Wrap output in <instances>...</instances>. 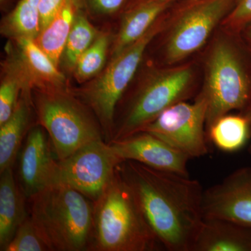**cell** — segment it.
<instances>
[{"label":"cell","mask_w":251,"mask_h":251,"mask_svg":"<svg viewBox=\"0 0 251 251\" xmlns=\"http://www.w3.org/2000/svg\"><path fill=\"white\" fill-rule=\"evenodd\" d=\"M118 169L163 249L192 251L204 220L201 182L133 161L122 162Z\"/></svg>","instance_id":"1"},{"label":"cell","mask_w":251,"mask_h":251,"mask_svg":"<svg viewBox=\"0 0 251 251\" xmlns=\"http://www.w3.org/2000/svg\"><path fill=\"white\" fill-rule=\"evenodd\" d=\"M93 203L94 226L90 250L156 251L163 249L118 167L103 195Z\"/></svg>","instance_id":"2"},{"label":"cell","mask_w":251,"mask_h":251,"mask_svg":"<svg viewBox=\"0 0 251 251\" xmlns=\"http://www.w3.org/2000/svg\"><path fill=\"white\" fill-rule=\"evenodd\" d=\"M242 36V35H241ZM201 96L207 104L206 130L220 117L242 112L251 102V49L242 39L220 36L206 60Z\"/></svg>","instance_id":"3"},{"label":"cell","mask_w":251,"mask_h":251,"mask_svg":"<svg viewBox=\"0 0 251 251\" xmlns=\"http://www.w3.org/2000/svg\"><path fill=\"white\" fill-rule=\"evenodd\" d=\"M31 200L30 216L50 251L90 250L93 202L63 184L52 185Z\"/></svg>","instance_id":"4"},{"label":"cell","mask_w":251,"mask_h":251,"mask_svg":"<svg viewBox=\"0 0 251 251\" xmlns=\"http://www.w3.org/2000/svg\"><path fill=\"white\" fill-rule=\"evenodd\" d=\"M33 91L39 125L49 135L58 161L91 142L104 140L97 117L69 90Z\"/></svg>","instance_id":"5"},{"label":"cell","mask_w":251,"mask_h":251,"mask_svg":"<svg viewBox=\"0 0 251 251\" xmlns=\"http://www.w3.org/2000/svg\"><path fill=\"white\" fill-rule=\"evenodd\" d=\"M193 79L194 72L189 65L161 69L151 74L130 97L115 122L111 142L141 131L166 109L186 100L192 92Z\"/></svg>","instance_id":"6"},{"label":"cell","mask_w":251,"mask_h":251,"mask_svg":"<svg viewBox=\"0 0 251 251\" xmlns=\"http://www.w3.org/2000/svg\"><path fill=\"white\" fill-rule=\"evenodd\" d=\"M166 23L159 19L140 39L111 58L95 80L79 91V97L91 109L101 126L106 143L112 141L119 101L134 76L145 50Z\"/></svg>","instance_id":"7"},{"label":"cell","mask_w":251,"mask_h":251,"mask_svg":"<svg viewBox=\"0 0 251 251\" xmlns=\"http://www.w3.org/2000/svg\"><path fill=\"white\" fill-rule=\"evenodd\" d=\"M237 0H193L175 18L165 44V59L176 64L202 49Z\"/></svg>","instance_id":"8"},{"label":"cell","mask_w":251,"mask_h":251,"mask_svg":"<svg viewBox=\"0 0 251 251\" xmlns=\"http://www.w3.org/2000/svg\"><path fill=\"white\" fill-rule=\"evenodd\" d=\"M121 163L110 143L103 139L94 140L58 161L54 185H66L95 202L111 182Z\"/></svg>","instance_id":"9"},{"label":"cell","mask_w":251,"mask_h":251,"mask_svg":"<svg viewBox=\"0 0 251 251\" xmlns=\"http://www.w3.org/2000/svg\"><path fill=\"white\" fill-rule=\"evenodd\" d=\"M207 104L201 94L194 103L181 101L166 109L141 131L151 133L191 159L207 154Z\"/></svg>","instance_id":"10"},{"label":"cell","mask_w":251,"mask_h":251,"mask_svg":"<svg viewBox=\"0 0 251 251\" xmlns=\"http://www.w3.org/2000/svg\"><path fill=\"white\" fill-rule=\"evenodd\" d=\"M203 214L251 227V167L239 168L204 190Z\"/></svg>","instance_id":"11"},{"label":"cell","mask_w":251,"mask_h":251,"mask_svg":"<svg viewBox=\"0 0 251 251\" xmlns=\"http://www.w3.org/2000/svg\"><path fill=\"white\" fill-rule=\"evenodd\" d=\"M58 160L52 144L41 126L29 130L19 159L20 186L27 198L39 194L54 185Z\"/></svg>","instance_id":"12"},{"label":"cell","mask_w":251,"mask_h":251,"mask_svg":"<svg viewBox=\"0 0 251 251\" xmlns=\"http://www.w3.org/2000/svg\"><path fill=\"white\" fill-rule=\"evenodd\" d=\"M16 50L7 47L6 64L21 78L24 92L68 90L65 76L32 39H16Z\"/></svg>","instance_id":"13"},{"label":"cell","mask_w":251,"mask_h":251,"mask_svg":"<svg viewBox=\"0 0 251 251\" xmlns=\"http://www.w3.org/2000/svg\"><path fill=\"white\" fill-rule=\"evenodd\" d=\"M110 144L122 162L136 161L158 171L189 176L191 158L148 132H138Z\"/></svg>","instance_id":"14"},{"label":"cell","mask_w":251,"mask_h":251,"mask_svg":"<svg viewBox=\"0 0 251 251\" xmlns=\"http://www.w3.org/2000/svg\"><path fill=\"white\" fill-rule=\"evenodd\" d=\"M192 251H251V227L228 220L204 218Z\"/></svg>","instance_id":"15"},{"label":"cell","mask_w":251,"mask_h":251,"mask_svg":"<svg viewBox=\"0 0 251 251\" xmlns=\"http://www.w3.org/2000/svg\"><path fill=\"white\" fill-rule=\"evenodd\" d=\"M171 4L158 0H136L124 15L112 46L111 58L140 39Z\"/></svg>","instance_id":"16"},{"label":"cell","mask_w":251,"mask_h":251,"mask_svg":"<svg viewBox=\"0 0 251 251\" xmlns=\"http://www.w3.org/2000/svg\"><path fill=\"white\" fill-rule=\"evenodd\" d=\"M0 251H4L28 217L25 196L15 179L13 167L0 173Z\"/></svg>","instance_id":"17"},{"label":"cell","mask_w":251,"mask_h":251,"mask_svg":"<svg viewBox=\"0 0 251 251\" xmlns=\"http://www.w3.org/2000/svg\"><path fill=\"white\" fill-rule=\"evenodd\" d=\"M31 103V94L21 92L12 115L0 125V173L14 166L29 127Z\"/></svg>","instance_id":"18"},{"label":"cell","mask_w":251,"mask_h":251,"mask_svg":"<svg viewBox=\"0 0 251 251\" xmlns=\"http://www.w3.org/2000/svg\"><path fill=\"white\" fill-rule=\"evenodd\" d=\"M80 5V0H66L55 17L34 40L57 67Z\"/></svg>","instance_id":"19"},{"label":"cell","mask_w":251,"mask_h":251,"mask_svg":"<svg viewBox=\"0 0 251 251\" xmlns=\"http://www.w3.org/2000/svg\"><path fill=\"white\" fill-rule=\"evenodd\" d=\"M206 133L209 141L221 151L229 153L239 151L251 138L249 121L242 113L227 114L220 117Z\"/></svg>","instance_id":"20"},{"label":"cell","mask_w":251,"mask_h":251,"mask_svg":"<svg viewBox=\"0 0 251 251\" xmlns=\"http://www.w3.org/2000/svg\"><path fill=\"white\" fill-rule=\"evenodd\" d=\"M40 0H21L3 19L1 32L16 40L21 38L35 40L40 33Z\"/></svg>","instance_id":"21"},{"label":"cell","mask_w":251,"mask_h":251,"mask_svg":"<svg viewBox=\"0 0 251 251\" xmlns=\"http://www.w3.org/2000/svg\"><path fill=\"white\" fill-rule=\"evenodd\" d=\"M98 36L97 29L88 18L81 11H77L67 44L63 52L64 64L70 70H74L78 59L87 50Z\"/></svg>","instance_id":"22"},{"label":"cell","mask_w":251,"mask_h":251,"mask_svg":"<svg viewBox=\"0 0 251 251\" xmlns=\"http://www.w3.org/2000/svg\"><path fill=\"white\" fill-rule=\"evenodd\" d=\"M109 42L108 34L102 33L80 56L74 69L78 82H85L101 72L106 60Z\"/></svg>","instance_id":"23"},{"label":"cell","mask_w":251,"mask_h":251,"mask_svg":"<svg viewBox=\"0 0 251 251\" xmlns=\"http://www.w3.org/2000/svg\"><path fill=\"white\" fill-rule=\"evenodd\" d=\"M4 76L0 86V125L14 112L18 103L20 92L24 90L22 81L16 73L4 64Z\"/></svg>","instance_id":"24"},{"label":"cell","mask_w":251,"mask_h":251,"mask_svg":"<svg viewBox=\"0 0 251 251\" xmlns=\"http://www.w3.org/2000/svg\"><path fill=\"white\" fill-rule=\"evenodd\" d=\"M50 251L30 216L21 225L4 251Z\"/></svg>","instance_id":"25"},{"label":"cell","mask_w":251,"mask_h":251,"mask_svg":"<svg viewBox=\"0 0 251 251\" xmlns=\"http://www.w3.org/2000/svg\"><path fill=\"white\" fill-rule=\"evenodd\" d=\"M251 22V0H237L233 9L222 24L229 32L240 34Z\"/></svg>","instance_id":"26"},{"label":"cell","mask_w":251,"mask_h":251,"mask_svg":"<svg viewBox=\"0 0 251 251\" xmlns=\"http://www.w3.org/2000/svg\"><path fill=\"white\" fill-rule=\"evenodd\" d=\"M91 12L99 16L115 14L125 4V0H80Z\"/></svg>","instance_id":"27"},{"label":"cell","mask_w":251,"mask_h":251,"mask_svg":"<svg viewBox=\"0 0 251 251\" xmlns=\"http://www.w3.org/2000/svg\"><path fill=\"white\" fill-rule=\"evenodd\" d=\"M66 0H40V31L53 20Z\"/></svg>","instance_id":"28"},{"label":"cell","mask_w":251,"mask_h":251,"mask_svg":"<svg viewBox=\"0 0 251 251\" xmlns=\"http://www.w3.org/2000/svg\"><path fill=\"white\" fill-rule=\"evenodd\" d=\"M243 39L247 42L251 49V22L246 26L240 33Z\"/></svg>","instance_id":"29"},{"label":"cell","mask_w":251,"mask_h":251,"mask_svg":"<svg viewBox=\"0 0 251 251\" xmlns=\"http://www.w3.org/2000/svg\"><path fill=\"white\" fill-rule=\"evenodd\" d=\"M240 113L243 114L249 121V126H250V130H251V103L249 104V106L247 107L246 110H244L242 112H240Z\"/></svg>","instance_id":"30"},{"label":"cell","mask_w":251,"mask_h":251,"mask_svg":"<svg viewBox=\"0 0 251 251\" xmlns=\"http://www.w3.org/2000/svg\"><path fill=\"white\" fill-rule=\"evenodd\" d=\"M9 0H0V4H1V6H4L5 4H7L9 2Z\"/></svg>","instance_id":"31"},{"label":"cell","mask_w":251,"mask_h":251,"mask_svg":"<svg viewBox=\"0 0 251 251\" xmlns=\"http://www.w3.org/2000/svg\"><path fill=\"white\" fill-rule=\"evenodd\" d=\"M158 1H163V2L169 3V4H172V3L174 2L176 0H158Z\"/></svg>","instance_id":"32"},{"label":"cell","mask_w":251,"mask_h":251,"mask_svg":"<svg viewBox=\"0 0 251 251\" xmlns=\"http://www.w3.org/2000/svg\"><path fill=\"white\" fill-rule=\"evenodd\" d=\"M249 153H250V155L251 156V145L250 147H249Z\"/></svg>","instance_id":"33"}]
</instances>
